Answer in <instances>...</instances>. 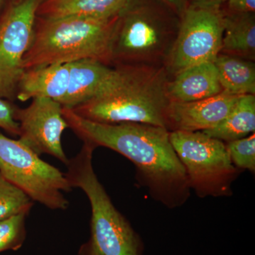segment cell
Listing matches in <instances>:
<instances>
[{"instance_id": "cell-26", "label": "cell", "mask_w": 255, "mask_h": 255, "mask_svg": "<svg viewBox=\"0 0 255 255\" xmlns=\"http://www.w3.org/2000/svg\"><path fill=\"white\" fill-rule=\"evenodd\" d=\"M1 0H0V4H1Z\"/></svg>"}, {"instance_id": "cell-15", "label": "cell", "mask_w": 255, "mask_h": 255, "mask_svg": "<svg viewBox=\"0 0 255 255\" xmlns=\"http://www.w3.org/2000/svg\"><path fill=\"white\" fill-rule=\"evenodd\" d=\"M131 0H46L37 15L44 18L82 16L109 20L118 16Z\"/></svg>"}, {"instance_id": "cell-6", "label": "cell", "mask_w": 255, "mask_h": 255, "mask_svg": "<svg viewBox=\"0 0 255 255\" xmlns=\"http://www.w3.org/2000/svg\"><path fill=\"white\" fill-rule=\"evenodd\" d=\"M169 140L185 169L191 190L201 199L233 195L241 170L231 162L226 143L202 131L169 132Z\"/></svg>"}, {"instance_id": "cell-18", "label": "cell", "mask_w": 255, "mask_h": 255, "mask_svg": "<svg viewBox=\"0 0 255 255\" xmlns=\"http://www.w3.org/2000/svg\"><path fill=\"white\" fill-rule=\"evenodd\" d=\"M202 132L224 142L255 133V95L240 96L233 110L219 125Z\"/></svg>"}, {"instance_id": "cell-1", "label": "cell", "mask_w": 255, "mask_h": 255, "mask_svg": "<svg viewBox=\"0 0 255 255\" xmlns=\"http://www.w3.org/2000/svg\"><path fill=\"white\" fill-rule=\"evenodd\" d=\"M64 119L84 144L107 147L132 162L135 179L151 199L168 208L184 206L191 196L187 174L164 128L138 123L102 124L63 108Z\"/></svg>"}, {"instance_id": "cell-13", "label": "cell", "mask_w": 255, "mask_h": 255, "mask_svg": "<svg viewBox=\"0 0 255 255\" xmlns=\"http://www.w3.org/2000/svg\"><path fill=\"white\" fill-rule=\"evenodd\" d=\"M214 62L198 64L169 78L167 92L171 102L204 100L223 92Z\"/></svg>"}, {"instance_id": "cell-10", "label": "cell", "mask_w": 255, "mask_h": 255, "mask_svg": "<svg viewBox=\"0 0 255 255\" xmlns=\"http://www.w3.org/2000/svg\"><path fill=\"white\" fill-rule=\"evenodd\" d=\"M59 102L38 97L24 109L15 107L14 119L19 125V140L38 155L48 154L65 165L69 159L64 152L61 137L68 128Z\"/></svg>"}, {"instance_id": "cell-5", "label": "cell", "mask_w": 255, "mask_h": 255, "mask_svg": "<svg viewBox=\"0 0 255 255\" xmlns=\"http://www.w3.org/2000/svg\"><path fill=\"white\" fill-rule=\"evenodd\" d=\"M179 21L146 1L131 0L117 16L110 45L111 66L163 65Z\"/></svg>"}, {"instance_id": "cell-7", "label": "cell", "mask_w": 255, "mask_h": 255, "mask_svg": "<svg viewBox=\"0 0 255 255\" xmlns=\"http://www.w3.org/2000/svg\"><path fill=\"white\" fill-rule=\"evenodd\" d=\"M0 173L31 199L52 210H65L63 192L70 186L65 173L40 158L19 140L0 134Z\"/></svg>"}, {"instance_id": "cell-20", "label": "cell", "mask_w": 255, "mask_h": 255, "mask_svg": "<svg viewBox=\"0 0 255 255\" xmlns=\"http://www.w3.org/2000/svg\"><path fill=\"white\" fill-rule=\"evenodd\" d=\"M28 214H20L0 220V253L17 251L26 238V218Z\"/></svg>"}, {"instance_id": "cell-12", "label": "cell", "mask_w": 255, "mask_h": 255, "mask_svg": "<svg viewBox=\"0 0 255 255\" xmlns=\"http://www.w3.org/2000/svg\"><path fill=\"white\" fill-rule=\"evenodd\" d=\"M68 91L59 103L73 109L98 95L107 86L115 74V68L95 60L70 63Z\"/></svg>"}, {"instance_id": "cell-17", "label": "cell", "mask_w": 255, "mask_h": 255, "mask_svg": "<svg viewBox=\"0 0 255 255\" xmlns=\"http://www.w3.org/2000/svg\"><path fill=\"white\" fill-rule=\"evenodd\" d=\"M214 63L223 91L237 96L255 95V61L219 53Z\"/></svg>"}, {"instance_id": "cell-19", "label": "cell", "mask_w": 255, "mask_h": 255, "mask_svg": "<svg viewBox=\"0 0 255 255\" xmlns=\"http://www.w3.org/2000/svg\"><path fill=\"white\" fill-rule=\"evenodd\" d=\"M33 201L0 173V220L31 211Z\"/></svg>"}, {"instance_id": "cell-14", "label": "cell", "mask_w": 255, "mask_h": 255, "mask_svg": "<svg viewBox=\"0 0 255 255\" xmlns=\"http://www.w3.org/2000/svg\"><path fill=\"white\" fill-rule=\"evenodd\" d=\"M70 71V63L25 70L18 83L16 98L26 102L46 97L60 102L68 91Z\"/></svg>"}, {"instance_id": "cell-22", "label": "cell", "mask_w": 255, "mask_h": 255, "mask_svg": "<svg viewBox=\"0 0 255 255\" xmlns=\"http://www.w3.org/2000/svg\"><path fill=\"white\" fill-rule=\"evenodd\" d=\"M15 107L0 98V128L13 135H19V125L14 119Z\"/></svg>"}, {"instance_id": "cell-2", "label": "cell", "mask_w": 255, "mask_h": 255, "mask_svg": "<svg viewBox=\"0 0 255 255\" xmlns=\"http://www.w3.org/2000/svg\"><path fill=\"white\" fill-rule=\"evenodd\" d=\"M114 68L115 74L103 91L72 110L98 123L145 124L169 131V77L163 65Z\"/></svg>"}, {"instance_id": "cell-24", "label": "cell", "mask_w": 255, "mask_h": 255, "mask_svg": "<svg viewBox=\"0 0 255 255\" xmlns=\"http://www.w3.org/2000/svg\"><path fill=\"white\" fill-rule=\"evenodd\" d=\"M160 1L171 9L173 10L174 12L179 14V16H182L188 5L186 0H160Z\"/></svg>"}, {"instance_id": "cell-23", "label": "cell", "mask_w": 255, "mask_h": 255, "mask_svg": "<svg viewBox=\"0 0 255 255\" xmlns=\"http://www.w3.org/2000/svg\"><path fill=\"white\" fill-rule=\"evenodd\" d=\"M228 12L255 13V0H228Z\"/></svg>"}, {"instance_id": "cell-25", "label": "cell", "mask_w": 255, "mask_h": 255, "mask_svg": "<svg viewBox=\"0 0 255 255\" xmlns=\"http://www.w3.org/2000/svg\"><path fill=\"white\" fill-rule=\"evenodd\" d=\"M227 1L228 0H189L188 4L206 7H221V5Z\"/></svg>"}, {"instance_id": "cell-9", "label": "cell", "mask_w": 255, "mask_h": 255, "mask_svg": "<svg viewBox=\"0 0 255 255\" xmlns=\"http://www.w3.org/2000/svg\"><path fill=\"white\" fill-rule=\"evenodd\" d=\"M41 2L21 0L10 8L0 25V98L11 101L16 97Z\"/></svg>"}, {"instance_id": "cell-11", "label": "cell", "mask_w": 255, "mask_h": 255, "mask_svg": "<svg viewBox=\"0 0 255 255\" xmlns=\"http://www.w3.org/2000/svg\"><path fill=\"white\" fill-rule=\"evenodd\" d=\"M239 97L223 91L204 100L171 102L169 131H204L213 128L227 117Z\"/></svg>"}, {"instance_id": "cell-4", "label": "cell", "mask_w": 255, "mask_h": 255, "mask_svg": "<svg viewBox=\"0 0 255 255\" xmlns=\"http://www.w3.org/2000/svg\"><path fill=\"white\" fill-rule=\"evenodd\" d=\"M92 146L84 144L69 159L65 173L72 188H80L91 206V236L79 255H142L144 243L138 233L112 203L92 164Z\"/></svg>"}, {"instance_id": "cell-21", "label": "cell", "mask_w": 255, "mask_h": 255, "mask_svg": "<svg viewBox=\"0 0 255 255\" xmlns=\"http://www.w3.org/2000/svg\"><path fill=\"white\" fill-rule=\"evenodd\" d=\"M231 162L240 170L255 172V132L243 138L225 142Z\"/></svg>"}, {"instance_id": "cell-16", "label": "cell", "mask_w": 255, "mask_h": 255, "mask_svg": "<svg viewBox=\"0 0 255 255\" xmlns=\"http://www.w3.org/2000/svg\"><path fill=\"white\" fill-rule=\"evenodd\" d=\"M255 61V13L224 12L221 53Z\"/></svg>"}, {"instance_id": "cell-8", "label": "cell", "mask_w": 255, "mask_h": 255, "mask_svg": "<svg viewBox=\"0 0 255 255\" xmlns=\"http://www.w3.org/2000/svg\"><path fill=\"white\" fill-rule=\"evenodd\" d=\"M224 11L188 4L164 67L169 78L198 64L214 62L221 53Z\"/></svg>"}, {"instance_id": "cell-3", "label": "cell", "mask_w": 255, "mask_h": 255, "mask_svg": "<svg viewBox=\"0 0 255 255\" xmlns=\"http://www.w3.org/2000/svg\"><path fill=\"white\" fill-rule=\"evenodd\" d=\"M117 18H43L34 26L23 59L24 70L82 60H98L111 66V40Z\"/></svg>"}]
</instances>
